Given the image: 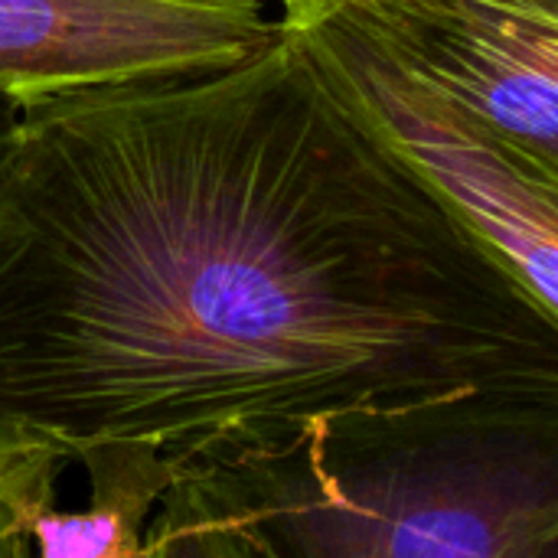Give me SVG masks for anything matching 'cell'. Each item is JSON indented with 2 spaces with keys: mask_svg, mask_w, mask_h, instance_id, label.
<instances>
[{
  "mask_svg": "<svg viewBox=\"0 0 558 558\" xmlns=\"http://www.w3.org/2000/svg\"><path fill=\"white\" fill-rule=\"evenodd\" d=\"M281 33L268 0H0L10 105L229 69Z\"/></svg>",
  "mask_w": 558,
  "mask_h": 558,
  "instance_id": "277c9868",
  "label": "cell"
},
{
  "mask_svg": "<svg viewBox=\"0 0 558 558\" xmlns=\"http://www.w3.org/2000/svg\"><path fill=\"white\" fill-rule=\"evenodd\" d=\"M281 20V29H307L353 0H268Z\"/></svg>",
  "mask_w": 558,
  "mask_h": 558,
  "instance_id": "9c48e42d",
  "label": "cell"
},
{
  "mask_svg": "<svg viewBox=\"0 0 558 558\" xmlns=\"http://www.w3.org/2000/svg\"><path fill=\"white\" fill-rule=\"evenodd\" d=\"M0 432L177 474L314 418L558 389V320L373 137L307 39L13 105Z\"/></svg>",
  "mask_w": 558,
  "mask_h": 558,
  "instance_id": "6da1fadb",
  "label": "cell"
},
{
  "mask_svg": "<svg viewBox=\"0 0 558 558\" xmlns=\"http://www.w3.org/2000/svg\"><path fill=\"white\" fill-rule=\"evenodd\" d=\"M134 558H271L216 471L177 474Z\"/></svg>",
  "mask_w": 558,
  "mask_h": 558,
  "instance_id": "52a82bcc",
  "label": "cell"
},
{
  "mask_svg": "<svg viewBox=\"0 0 558 558\" xmlns=\"http://www.w3.org/2000/svg\"><path fill=\"white\" fill-rule=\"evenodd\" d=\"M206 471L271 558H558V389L340 412Z\"/></svg>",
  "mask_w": 558,
  "mask_h": 558,
  "instance_id": "7a4b0ae2",
  "label": "cell"
},
{
  "mask_svg": "<svg viewBox=\"0 0 558 558\" xmlns=\"http://www.w3.org/2000/svg\"><path fill=\"white\" fill-rule=\"evenodd\" d=\"M65 461L43 445L0 432V558H33V513L56 500Z\"/></svg>",
  "mask_w": 558,
  "mask_h": 558,
  "instance_id": "ba28073f",
  "label": "cell"
},
{
  "mask_svg": "<svg viewBox=\"0 0 558 558\" xmlns=\"http://www.w3.org/2000/svg\"><path fill=\"white\" fill-rule=\"evenodd\" d=\"M294 33L373 137L558 320V173L405 78L343 20Z\"/></svg>",
  "mask_w": 558,
  "mask_h": 558,
  "instance_id": "3957f363",
  "label": "cell"
},
{
  "mask_svg": "<svg viewBox=\"0 0 558 558\" xmlns=\"http://www.w3.org/2000/svg\"><path fill=\"white\" fill-rule=\"evenodd\" d=\"M330 16L405 78L558 173L556 0H353Z\"/></svg>",
  "mask_w": 558,
  "mask_h": 558,
  "instance_id": "5b68a950",
  "label": "cell"
},
{
  "mask_svg": "<svg viewBox=\"0 0 558 558\" xmlns=\"http://www.w3.org/2000/svg\"><path fill=\"white\" fill-rule=\"evenodd\" d=\"M88 474V504L33 513V558H134L144 526L177 471L147 445H98L75 458Z\"/></svg>",
  "mask_w": 558,
  "mask_h": 558,
  "instance_id": "8992f818",
  "label": "cell"
}]
</instances>
